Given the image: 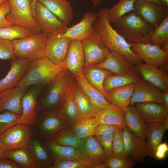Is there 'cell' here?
Masks as SVG:
<instances>
[{
    "label": "cell",
    "mask_w": 168,
    "mask_h": 168,
    "mask_svg": "<svg viewBox=\"0 0 168 168\" xmlns=\"http://www.w3.org/2000/svg\"><path fill=\"white\" fill-rule=\"evenodd\" d=\"M107 10V8H102L99 10L97 19L93 25L95 29L100 35L105 45L110 51L124 56L133 65L143 62L140 57L132 50L129 43L112 27L109 20Z\"/></svg>",
    "instance_id": "obj_1"
},
{
    "label": "cell",
    "mask_w": 168,
    "mask_h": 168,
    "mask_svg": "<svg viewBox=\"0 0 168 168\" xmlns=\"http://www.w3.org/2000/svg\"><path fill=\"white\" fill-rule=\"evenodd\" d=\"M113 24L116 31L128 42L152 44L154 28L135 11Z\"/></svg>",
    "instance_id": "obj_2"
},
{
    "label": "cell",
    "mask_w": 168,
    "mask_h": 168,
    "mask_svg": "<svg viewBox=\"0 0 168 168\" xmlns=\"http://www.w3.org/2000/svg\"><path fill=\"white\" fill-rule=\"evenodd\" d=\"M64 70L61 64L53 62L45 56L30 62L26 73L16 86L43 87L49 84Z\"/></svg>",
    "instance_id": "obj_3"
},
{
    "label": "cell",
    "mask_w": 168,
    "mask_h": 168,
    "mask_svg": "<svg viewBox=\"0 0 168 168\" xmlns=\"http://www.w3.org/2000/svg\"><path fill=\"white\" fill-rule=\"evenodd\" d=\"M39 112L31 129L33 134L44 142L52 140L60 131L72 124L58 109Z\"/></svg>",
    "instance_id": "obj_4"
},
{
    "label": "cell",
    "mask_w": 168,
    "mask_h": 168,
    "mask_svg": "<svg viewBox=\"0 0 168 168\" xmlns=\"http://www.w3.org/2000/svg\"><path fill=\"white\" fill-rule=\"evenodd\" d=\"M72 75L68 70L61 72L49 84L46 93L37 102L38 112L41 110L58 109L68 93Z\"/></svg>",
    "instance_id": "obj_5"
},
{
    "label": "cell",
    "mask_w": 168,
    "mask_h": 168,
    "mask_svg": "<svg viewBox=\"0 0 168 168\" xmlns=\"http://www.w3.org/2000/svg\"><path fill=\"white\" fill-rule=\"evenodd\" d=\"M11 11L6 18L13 26L25 28L35 34L40 32L41 28L34 17V0H7Z\"/></svg>",
    "instance_id": "obj_6"
},
{
    "label": "cell",
    "mask_w": 168,
    "mask_h": 168,
    "mask_svg": "<svg viewBox=\"0 0 168 168\" xmlns=\"http://www.w3.org/2000/svg\"><path fill=\"white\" fill-rule=\"evenodd\" d=\"M48 34L43 32L24 38L12 41L16 57L30 63L45 56V50Z\"/></svg>",
    "instance_id": "obj_7"
},
{
    "label": "cell",
    "mask_w": 168,
    "mask_h": 168,
    "mask_svg": "<svg viewBox=\"0 0 168 168\" xmlns=\"http://www.w3.org/2000/svg\"><path fill=\"white\" fill-rule=\"evenodd\" d=\"M81 42L85 60L84 68L101 63L110 52L94 28L91 35Z\"/></svg>",
    "instance_id": "obj_8"
},
{
    "label": "cell",
    "mask_w": 168,
    "mask_h": 168,
    "mask_svg": "<svg viewBox=\"0 0 168 168\" xmlns=\"http://www.w3.org/2000/svg\"><path fill=\"white\" fill-rule=\"evenodd\" d=\"M30 127L17 124L0 135L5 151L28 148L33 135Z\"/></svg>",
    "instance_id": "obj_9"
},
{
    "label": "cell",
    "mask_w": 168,
    "mask_h": 168,
    "mask_svg": "<svg viewBox=\"0 0 168 168\" xmlns=\"http://www.w3.org/2000/svg\"><path fill=\"white\" fill-rule=\"evenodd\" d=\"M34 11L35 18L43 32L48 34H63L68 28L67 25L37 0Z\"/></svg>",
    "instance_id": "obj_10"
},
{
    "label": "cell",
    "mask_w": 168,
    "mask_h": 168,
    "mask_svg": "<svg viewBox=\"0 0 168 168\" xmlns=\"http://www.w3.org/2000/svg\"><path fill=\"white\" fill-rule=\"evenodd\" d=\"M132 50L145 63L161 68L168 61V52L150 43H129Z\"/></svg>",
    "instance_id": "obj_11"
},
{
    "label": "cell",
    "mask_w": 168,
    "mask_h": 168,
    "mask_svg": "<svg viewBox=\"0 0 168 168\" xmlns=\"http://www.w3.org/2000/svg\"><path fill=\"white\" fill-rule=\"evenodd\" d=\"M168 8L144 0H136L134 11L154 29L168 15Z\"/></svg>",
    "instance_id": "obj_12"
},
{
    "label": "cell",
    "mask_w": 168,
    "mask_h": 168,
    "mask_svg": "<svg viewBox=\"0 0 168 168\" xmlns=\"http://www.w3.org/2000/svg\"><path fill=\"white\" fill-rule=\"evenodd\" d=\"M71 40L62 34H48L45 47V56L53 62L61 64L67 56Z\"/></svg>",
    "instance_id": "obj_13"
},
{
    "label": "cell",
    "mask_w": 168,
    "mask_h": 168,
    "mask_svg": "<svg viewBox=\"0 0 168 168\" xmlns=\"http://www.w3.org/2000/svg\"><path fill=\"white\" fill-rule=\"evenodd\" d=\"M28 90L22 99V112L17 124H22L31 127L36 117L38 99L42 86H33Z\"/></svg>",
    "instance_id": "obj_14"
},
{
    "label": "cell",
    "mask_w": 168,
    "mask_h": 168,
    "mask_svg": "<svg viewBox=\"0 0 168 168\" xmlns=\"http://www.w3.org/2000/svg\"><path fill=\"white\" fill-rule=\"evenodd\" d=\"M85 63L81 41L71 40L67 56L61 64L75 78L83 75Z\"/></svg>",
    "instance_id": "obj_15"
},
{
    "label": "cell",
    "mask_w": 168,
    "mask_h": 168,
    "mask_svg": "<svg viewBox=\"0 0 168 168\" xmlns=\"http://www.w3.org/2000/svg\"><path fill=\"white\" fill-rule=\"evenodd\" d=\"M163 104L162 91L158 87L143 79L134 84L133 93L130 105L144 102Z\"/></svg>",
    "instance_id": "obj_16"
},
{
    "label": "cell",
    "mask_w": 168,
    "mask_h": 168,
    "mask_svg": "<svg viewBox=\"0 0 168 168\" xmlns=\"http://www.w3.org/2000/svg\"><path fill=\"white\" fill-rule=\"evenodd\" d=\"M79 150L83 160L93 166V168L107 159L102 147L93 136L81 139Z\"/></svg>",
    "instance_id": "obj_17"
},
{
    "label": "cell",
    "mask_w": 168,
    "mask_h": 168,
    "mask_svg": "<svg viewBox=\"0 0 168 168\" xmlns=\"http://www.w3.org/2000/svg\"><path fill=\"white\" fill-rule=\"evenodd\" d=\"M122 134L126 155L135 162H143L145 157L147 155L146 142L127 126L122 129Z\"/></svg>",
    "instance_id": "obj_18"
},
{
    "label": "cell",
    "mask_w": 168,
    "mask_h": 168,
    "mask_svg": "<svg viewBox=\"0 0 168 168\" xmlns=\"http://www.w3.org/2000/svg\"><path fill=\"white\" fill-rule=\"evenodd\" d=\"M30 63L16 57L12 59L9 70L5 76L0 80V92L16 87L26 73Z\"/></svg>",
    "instance_id": "obj_19"
},
{
    "label": "cell",
    "mask_w": 168,
    "mask_h": 168,
    "mask_svg": "<svg viewBox=\"0 0 168 168\" xmlns=\"http://www.w3.org/2000/svg\"><path fill=\"white\" fill-rule=\"evenodd\" d=\"M97 18V13L86 12L78 23L68 27L62 35L71 40L82 41L91 35L94 30L93 25Z\"/></svg>",
    "instance_id": "obj_20"
},
{
    "label": "cell",
    "mask_w": 168,
    "mask_h": 168,
    "mask_svg": "<svg viewBox=\"0 0 168 168\" xmlns=\"http://www.w3.org/2000/svg\"><path fill=\"white\" fill-rule=\"evenodd\" d=\"M29 88L16 86L3 91L0 98V113L9 111L21 115L22 99Z\"/></svg>",
    "instance_id": "obj_21"
},
{
    "label": "cell",
    "mask_w": 168,
    "mask_h": 168,
    "mask_svg": "<svg viewBox=\"0 0 168 168\" xmlns=\"http://www.w3.org/2000/svg\"><path fill=\"white\" fill-rule=\"evenodd\" d=\"M135 67L144 79L162 91L168 90V75L167 72L158 67L142 62L137 64Z\"/></svg>",
    "instance_id": "obj_22"
},
{
    "label": "cell",
    "mask_w": 168,
    "mask_h": 168,
    "mask_svg": "<svg viewBox=\"0 0 168 168\" xmlns=\"http://www.w3.org/2000/svg\"><path fill=\"white\" fill-rule=\"evenodd\" d=\"M43 143L54 163L67 161L83 160L80 151L76 148L58 145L52 140Z\"/></svg>",
    "instance_id": "obj_23"
},
{
    "label": "cell",
    "mask_w": 168,
    "mask_h": 168,
    "mask_svg": "<svg viewBox=\"0 0 168 168\" xmlns=\"http://www.w3.org/2000/svg\"><path fill=\"white\" fill-rule=\"evenodd\" d=\"M108 70L116 75L130 72L136 69L133 64L123 55L110 51L106 58L101 63L92 65Z\"/></svg>",
    "instance_id": "obj_24"
},
{
    "label": "cell",
    "mask_w": 168,
    "mask_h": 168,
    "mask_svg": "<svg viewBox=\"0 0 168 168\" xmlns=\"http://www.w3.org/2000/svg\"><path fill=\"white\" fill-rule=\"evenodd\" d=\"M135 107L144 121L168 122V111L162 104L155 102L136 104Z\"/></svg>",
    "instance_id": "obj_25"
},
{
    "label": "cell",
    "mask_w": 168,
    "mask_h": 168,
    "mask_svg": "<svg viewBox=\"0 0 168 168\" xmlns=\"http://www.w3.org/2000/svg\"><path fill=\"white\" fill-rule=\"evenodd\" d=\"M146 124L147 154L154 157L155 150L161 142L163 134L168 129V122H152Z\"/></svg>",
    "instance_id": "obj_26"
},
{
    "label": "cell",
    "mask_w": 168,
    "mask_h": 168,
    "mask_svg": "<svg viewBox=\"0 0 168 168\" xmlns=\"http://www.w3.org/2000/svg\"><path fill=\"white\" fill-rule=\"evenodd\" d=\"M71 91L78 108L80 118L94 117L98 111L77 81L73 79Z\"/></svg>",
    "instance_id": "obj_27"
},
{
    "label": "cell",
    "mask_w": 168,
    "mask_h": 168,
    "mask_svg": "<svg viewBox=\"0 0 168 168\" xmlns=\"http://www.w3.org/2000/svg\"><path fill=\"white\" fill-rule=\"evenodd\" d=\"M94 117L98 124H107L123 129L127 126L123 109L111 103L107 107L98 111Z\"/></svg>",
    "instance_id": "obj_28"
},
{
    "label": "cell",
    "mask_w": 168,
    "mask_h": 168,
    "mask_svg": "<svg viewBox=\"0 0 168 168\" xmlns=\"http://www.w3.org/2000/svg\"><path fill=\"white\" fill-rule=\"evenodd\" d=\"M122 108L127 127L140 138L144 140L146 138V124L135 106L129 105Z\"/></svg>",
    "instance_id": "obj_29"
},
{
    "label": "cell",
    "mask_w": 168,
    "mask_h": 168,
    "mask_svg": "<svg viewBox=\"0 0 168 168\" xmlns=\"http://www.w3.org/2000/svg\"><path fill=\"white\" fill-rule=\"evenodd\" d=\"M27 148L30 151L38 168H50L54 164L44 143L36 136H32Z\"/></svg>",
    "instance_id": "obj_30"
},
{
    "label": "cell",
    "mask_w": 168,
    "mask_h": 168,
    "mask_svg": "<svg viewBox=\"0 0 168 168\" xmlns=\"http://www.w3.org/2000/svg\"><path fill=\"white\" fill-rule=\"evenodd\" d=\"M66 25L72 20L73 13L70 2L67 0H37ZM36 0V1H37Z\"/></svg>",
    "instance_id": "obj_31"
},
{
    "label": "cell",
    "mask_w": 168,
    "mask_h": 168,
    "mask_svg": "<svg viewBox=\"0 0 168 168\" xmlns=\"http://www.w3.org/2000/svg\"><path fill=\"white\" fill-rule=\"evenodd\" d=\"M75 78L98 111L107 107L110 104L101 92L89 83L83 75Z\"/></svg>",
    "instance_id": "obj_32"
},
{
    "label": "cell",
    "mask_w": 168,
    "mask_h": 168,
    "mask_svg": "<svg viewBox=\"0 0 168 168\" xmlns=\"http://www.w3.org/2000/svg\"><path fill=\"white\" fill-rule=\"evenodd\" d=\"M139 74L136 68L133 71L128 73L108 76L104 82V90L106 92L113 88L135 84L141 79Z\"/></svg>",
    "instance_id": "obj_33"
},
{
    "label": "cell",
    "mask_w": 168,
    "mask_h": 168,
    "mask_svg": "<svg viewBox=\"0 0 168 168\" xmlns=\"http://www.w3.org/2000/svg\"><path fill=\"white\" fill-rule=\"evenodd\" d=\"M134 84L114 88L106 92V98L111 103L122 108L130 105Z\"/></svg>",
    "instance_id": "obj_34"
},
{
    "label": "cell",
    "mask_w": 168,
    "mask_h": 168,
    "mask_svg": "<svg viewBox=\"0 0 168 168\" xmlns=\"http://www.w3.org/2000/svg\"><path fill=\"white\" fill-rule=\"evenodd\" d=\"M83 73L89 83L106 98V94L104 88V82L107 77L113 75V73L108 70L93 65L84 68Z\"/></svg>",
    "instance_id": "obj_35"
},
{
    "label": "cell",
    "mask_w": 168,
    "mask_h": 168,
    "mask_svg": "<svg viewBox=\"0 0 168 168\" xmlns=\"http://www.w3.org/2000/svg\"><path fill=\"white\" fill-rule=\"evenodd\" d=\"M97 122L94 117L81 118L76 120L71 125L73 132L80 139L93 136Z\"/></svg>",
    "instance_id": "obj_36"
},
{
    "label": "cell",
    "mask_w": 168,
    "mask_h": 168,
    "mask_svg": "<svg viewBox=\"0 0 168 168\" xmlns=\"http://www.w3.org/2000/svg\"><path fill=\"white\" fill-rule=\"evenodd\" d=\"M3 157L13 160L23 168H38L30 151L27 148L5 151Z\"/></svg>",
    "instance_id": "obj_37"
},
{
    "label": "cell",
    "mask_w": 168,
    "mask_h": 168,
    "mask_svg": "<svg viewBox=\"0 0 168 168\" xmlns=\"http://www.w3.org/2000/svg\"><path fill=\"white\" fill-rule=\"evenodd\" d=\"M136 0H120L115 5L107 8L110 22L114 23L117 21L126 13L134 10V4Z\"/></svg>",
    "instance_id": "obj_38"
},
{
    "label": "cell",
    "mask_w": 168,
    "mask_h": 168,
    "mask_svg": "<svg viewBox=\"0 0 168 168\" xmlns=\"http://www.w3.org/2000/svg\"><path fill=\"white\" fill-rule=\"evenodd\" d=\"M151 41L152 44L168 52V15L154 29Z\"/></svg>",
    "instance_id": "obj_39"
},
{
    "label": "cell",
    "mask_w": 168,
    "mask_h": 168,
    "mask_svg": "<svg viewBox=\"0 0 168 168\" xmlns=\"http://www.w3.org/2000/svg\"><path fill=\"white\" fill-rule=\"evenodd\" d=\"M71 82L66 97L61 105L58 109L64 117L72 124L76 120L80 118V116L78 108L71 93Z\"/></svg>",
    "instance_id": "obj_40"
},
{
    "label": "cell",
    "mask_w": 168,
    "mask_h": 168,
    "mask_svg": "<svg viewBox=\"0 0 168 168\" xmlns=\"http://www.w3.org/2000/svg\"><path fill=\"white\" fill-rule=\"evenodd\" d=\"M71 126L60 131L52 140L58 145L73 147L79 150L82 139L75 135Z\"/></svg>",
    "instance_id": "obj_41"
},
{
    "label": "cell",
    "mask_w": 168,
    "mask_h": 168,
    "mask_svg": "<svg viewBox=\"0 0 168 168\" xmlns=\"http://www.w3.org/2000/svg\"><path fill=\"white\" fill-rule=\"evenodd\" d=\"M35 34L24 27L19 26L0 27V38L11 41L26 38Z\"/></svg>",
    "instance_id": "obj_42"
},
{
    "label": "cell",
    "mask_w": 168,
    "mask_h": 168,
    "mask_svg": "<svg viewBox=\"0 0 168 168\" xmlns=\"http://www.w3.org/2000/svg\"><path fill=\"white\" fill-rule=\"evenodd\" d=\"M135 162L131 157L126 155L114 156L94 168H131Z\"/></svg>",
    "instance_id": "obj_43"
},
{
    "label": "cell",
    "mask_w": 168,
    "mask_h": 168,
    "mask_svg": "<svg viewBox=\"0 0 168 168\" xmlns=\"http://www.w3.org/2000/svg\"><path fill=\"white\" fill-rule=\"evenodd\" d=\"M21 115L9 111L0 113V135L7 129L17 124Z\"/></svg>",
    "instance_id": "obj_44"
},
{
    "label": "cell",
    "mask_w": 168,
    "mask_h": 168,
    "mask_svg": "<svg viewBox=\"0 0 168 168\" xmlns=\"http://www.w3.org/2000/svg\"><path fill=\"white\" fill-rule=\"evenodd\" d=\"M122 129L118 127L114 133L113 151L114 156L126 155L124 148Z\"/></svg>",
    "instance_id": "obj_45"
},
{
    "label": "cell",
    "mask_w": 168,
    "mask_h": 168,
    "mask_svg": "<svg viewBox=\"0 0 168 168\" xmlns=\"http://www.w3.org/2000/svg\"><path fill=\"white\" fill-rule=\"evenodd\" d=\"M12 44V41L0 38V59L12 60L16 57Z\"/></svg>",
    "instance_id": "obj_46"
},
{
    "label": "cell",
    "mask_w": 168,
    "mask_h": 168,
    "mask_svg": "<svg viewBox=\"0 0 168 168\" xmlns=\"http://www.w3.org/2000/svg\"><path fill=\"white\" fill-rule=\"evenodd\" d=\"M102 147L107 159L114 155L113 151L114 133L95 136Z\"/></svg>",
    "instance_id": "obj_47"
},
{
    "label": "cell",
    "mask_w": 168,
    "mask_h": 168,
    "mask_svg": "<svg viewBox=\"0 0 168 168\" xmlns=\"http://www.w3.org/2000/svg\"><path fill=\"white\" fill-rule=\"evenodd\" d=\"M50 168H93V166L83 161H67L54 163Z\"/></svg>",
    "instance_id": "obj_48"
},
{
    "label": "cell",
    "mask_w": 168,
    "mask_h": 168,
    "mask_svg": "<svg viewBox=\"0 0 168 168\" xmlns=\"http://www.w3.org/2000/svg\"><path fill=\"white\" fill-rule=\"evenodd\" d=\"M118 127L115 125L107 124H98L95 128L93 136H96L114 133Z\"/></svg>",
    "instance_id": "obj_49"
},
{
    "label": "cell",
    "mask_w": 168,
    "mask_h": 168,
    "mask_svg": "<svg viewBox=\"0 0 168 168\" xmlns=\"http://www.w3.org/2000/svg\"><path fill=\"white\" fill-rule=\"evenodd\" d=\"M10 11V5L7 1L0 6V27L13 26L7 21L6 17L7 15L9 14Z\"/></svg>",
    "instance_id": "obj_50"
},
{
    "label": "cell",
    "mask_w": 168,
    "mask_h": 168,
    "mask_svg": "<svg viewBox=\"0 0 168 168\" xmlns=\"http://www.w3.org/2000/svg\"><path fill=\"white\" fill-rule=\"evenodd\" d=\"M168 151V145L166 142H161L156 148L154 155V157L161 160L166 156Z\"/></svg>",
    "instance_id": "obj_51"
},
{
    "label": "cell",
    "mask_w": 168,
    "mask_h": 168,
    "mask_svg": "<svg viewBox=\"0 0 168 168\" xmlns=\"http://www.w3.org/2000/svg\"><path fill=\"white\" fill-rule=\"evenodd\" d=\"M20 165L13 160L3 157L0 159V168H22Z\"/></svg>",
    "instance_id": "obj_52"
},
{
    "label": "cell",
    "mask_w": 168,
    "mask_h": 168,
    "mask_svg": "<svg viewBox=\"0 0 168 168\" xmlns=\"http://www.w3.org/2000/svg\"><path fill=\"white\" fill-rule=\"evenodd\" d=\"M163 105L168 111V90L162 91Z\"/></svg>",
    "instance_id": "obj_53"
},
{
    "label": "cell",
    "mask_w": 168,
    "mask_h": 168,
    "mask_svg": "<svg viewBox=\"0 0 168 168\" xmlns=\"http://www.w3.org/2000/svg\"><path fill=\"white\" fill-rule=\"evenodd\" d=\"M5 151L0 137V159L3 157Z\"/></svg>",
    "instance_id": "obj_54"
},
{
    "label": "cell",
    "mask_w": 168,
    "mask_h": 168,
    "mask_svg": "<svg viewBox=\"0 0 168 168\" xmlns=\"http://www.w3.org/2000/svg\"><path fill=\"white\" fill-rule=\"evenodd\" d=\"M159 6L163 5L161 0H144Z\"/></svg>",
    "instance_id": "obj_55"
},
{
    "label": "cell",
    "mask_w": 168,
    "mask_h": 168,
    "mask_svg": "<svg viewBox=\"0 0 168 168\" xmlns=\"http://www.w3.org/2000/svg\"><path fill=\"white\" fill-rule=\"evenodd\" d=\"M93 3L94 7L97 6L103 0H91Z\"/></svg>",
    "instance_id": "obj_56"
},
{
    "label": "cell",
    "mask_w": 168,
    "mask_h": 168,
    "mask_svg": "<svg viewBox=\"0 0 168 168\" xmlns=\"http://www.w3.org/2000/svg\"><path fill=\"white\" fill-rule=\"evenodd\" d=\"M163 5L168 7V0H161Z\"/></svg>",
    "instance_id": "obj_57"
},
{
    "label": "cell",
    "mask_w": 168,
    "mask_h": 168,
    "mask_svg": "<svg viewBox=\"0 0 168 168\" xmlns=\"http://www.w3.org/2000/svg\"><path fill=\"white\" fill-rule=\"evenodd\" d=\"M7 1V0H0V6Z\"/></svg>",
    "instance_id": "obj_58"
},
{
    "label": "cell",
    "mask_w": 168,
    "mask_h": 168,
    "mask_svg": "<svg viewBox=\"0 0 168 168\" xmlns=\"http://www.w3.org/2000/svg\"><path fill=\"white\" fill-rule=\"evenodd\" d=\"M3 92H0V98H1V97L2 95V94H3Z\"/></svg>",
    "instance_id": "obj_59"
},
{
    "label": "cell",
    "mask_w": 168,
    "mask_h": 168,
    "mask_svg": "<svg viewBox=\"0 0 168 168\" xmlns=\"http://www.w3.org/2000/svg\"><path fill=\"white\" fill-rule=\"evenodd\" d=\"M37 0H34V3L35 4V2H36Z\"/></svg>",
    "instance_id": "obj_60"
}]
</instances>
